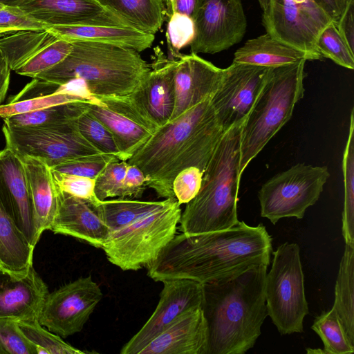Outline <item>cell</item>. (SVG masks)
Instances as JSON below:
<instances>
[{
	"label": "cell",
	"mask_w": 354,
	"mask_h": 354,
	"mask_svg": "<svg viewBox=\"0 0 354 354\" xmlns=\"http://www.w3.org/2000/svg\"><path fill=\"white\" fill-rule=\"evenodd\" d=\"M58 190L96 205L99 202L95 193V179L57 171L51 169Z\"/></svg>",
	"instance_id": "cell-43"
},
{
	"label": "cell",
	"mask_w": 354,
	"mask_h": 354,
	"mask_svg": "<svg viewBox=\"0 0 354 354\" xmlns=\"http://www.w3.org/2000/svg\"><path fill=\"white\" fill-rule=\"evenodd\" d=\"M72 48V42L57 37L15 72L20 75L34 78L63 61L70 53Z\"/></svg>",
	"instance_id": "cell-36"
},
{
	"label": "cell",
	"mask_w": 354,
	"mask_h": 354,
	"mask_svg": "<svg viewBox=\"0 0 354 354\" xmlns=\"http://www.w3.org/2000/svg\"><path fill=\"white\" fill-rule=\"evenodd\" d=\"M55 37L68 41H91L132 48L140 53L150 48L154 35L130 26H48Z\"/></svg>",
	"instance_id": "cell-25"
},
{
	"label": "cell",
	"mask_w": 354,
	"mask_h": 354,
	"mask_svg": "<svg viewBox=\"0 0 354 354\" xmlns=\"http://www.w3.org/2000/svg\"><path fill=\"white\" fill-rule=\"evenodd\" d=\"M96 97V102H86L87 110L112 133L127 161L158 127L132 93Z\"/></svg>",
	"instance_id": "cell-13"
},
{
	"label": "cell",
	"mask_w": 354,
	"mask_h": 354,
	"mask_svg": "<svg viewBox=\"0 0 354 354\" xmlns=\"http://www.w3.org/2000/svg\"><path fill=\"white\" fill-rule=\"evenodd\" d=\"M127 26L155 35L165 19L162 0H95Z\"/></svg>",
	"instance_id": "cell-28"
},
{
	"label": "cell",
	"mask_w": 354,
	"mask_h": 354,
	"mask_svg": "<svg viewBox=\"0 0 354 354\" xmlns=\"http://www.w3.org/2000/svg\"><path fill=\"white\" fill-rule=\"evenodd\" d=\"M26 0H0V3L10 7H19Z\"/></svg>",
	"instance_id": "cell-52"
},
{
	"label": "cell",
	"mask_w": 354,
	"mask_h": 354,
	"mask_svg": "<svg viewBox=\"0 0 354 354\" xmlns=\"http://www.w3.org/2000/svg\"><path fill=\"white\" fill-rule=\"evenodd\" d=\"M258 1L262 11H263L266 8L269 0H258Z\"/></svg>",
	"instance_id": "cell-53"
},
{
	"label": "cell",
	"mask_w": 354,
	"mask_h": 354,
	"mask_svg": "<svg viewBox=\"0 0 354 354\" xmlns=\"http://www.w3.org/2000/svg\"><path fill=\"white\" fill-rule=\"evenodd\" d=\"M222 71L197 54H182L176 68L175 105L169 121L210 97L218 87Z\"/></svg>",
	"instance_id": "cell-22"
},
{
	"label": "cell",
	"mask_w": 354,
	"mask_h": 354,
	"mask_svg": "<svg viewBox=\"0 0 354 354\" xmlns=\"http://www.w3.org/2000/svg\"><path fill=\"white\" fill-rule=\"evenodd\" d=\"M0 202L34 248L37 236L23 162L8 147L0 150Z\"/></svg>",
	"instance_id": "cell-17"
},
{
	"label": "cell",
	"mask_w": 354,
	"mask_h": 354,
	"mask_svg": "<svg viewBox=\"0 0 354 354\" xmlns=\"http://www.w3.org/2000/svg\"><path fill=\"white\" fill-rule=\"evenodd\" d=\"M113 161L120 160L115 156L102 153L63 163L51 169L62 173L95 179L106 166Z\"/></svg>",
	"instance_id": "cell-44"
},
{
	"label": "cell",
	"mask_w": 354,
	"mask_h": 354,
	"mask_svg": "<svg viewBox=\"0 0 354 354\" xmlns=\"http://www.w3.org/2000/svg\"><path fill=\"white\" fill-rule=\"evenodd\" d=\"M47 25L25 15L18 7L0 10V37L21 30H42Z\"/></svg>",
	"instance_id": "cell-45"
},
{
	"label": "cell",
	"mask_w": 354,
	"mask_h": 354,
	"mask_svg": "<svg viewBox=\"0 0 354 354\" xmlns=\"http://www.w3.org/2000/svg\"><path fill=\"white\" fill-rule=\"evenodd\" d=\"M306 60L272 68L270 75L243 122L239 174L290 119L304 95Z\"/></svg>",
	"instance_id": "cell-6"
},
{
	"label": "cell",
	"mask_w": 354,
	"mask_h": 354,
	"mask_svg": "<svg viewBox=\"0 0 354 354\" xmlns=\"http://www.w3.org/2000/svg\"><path fill=\"white\" fill-rule=\"evenodd\" d=\"M72 44L63 61L35 77L59 84L81 79L95 97L123 96L133 92L151 69L132 48L91 41Z\"/></svg>",
	"instance_id": "cell-5"
},
{
	"label": "cell",
	"mask_w": 354,
	"mask_h": 354,
	"mask_svg": "<svg viewBox=\"0 0 354 354\" xmlns=\"http://www.w3.org/2000/svg\"><path fill=\"white\" fill-rule=\"evenodd\" d=\"M261 21L273 38L304 52L310 60L322 58L316 41L332 19L313 0H269Z\"/></svg>",
	"instance_id": "cell-11"
},
{
	"label": "cell",
	"mask_w": 354,
	"mask_h": 354,
	"mask_svg": "<svg viewBox=\"0 0 354 354\" xmlns=\"http://www.w3.org/2000/svg\"><path fill=\"white\" fill-rule=\"evenodd\" d=\"M310 60L304 52L287 45L267 32L248 39L234 55V63L275 68Z\"/></svg>",
	"instance_id": "cell-26"
},
{
	"label": "cell",
	"mask_w": 354,
	"mask_h": 354,
	"mask_svg": "<svg viewBox=\"0 0 354 354\" xmlns=\"http://www.w3.org/2000/svg\"><path fill=\"white\" fill-rule=\"evenodd\" d=\"M335 23L339 19L347 0H313Z\"/></svg>",
	"instance_id": "cell-50"
},
{
	"label": "cell",
	"mask_w": 354,
	"mask_h": 354,
	"mask_svg": "<svg viewBox=\"0 0 354 354\" xmlns=\"http://www.w3.org/2000/svg\"><path fill=\"white\" fill-rule=\"evenodd\" d=\"M265 295L268 315L281 335L303 332L308 306L297 243H283L273 252L272 267L266 277Z\"/></svg>",
	"instance_id": "cell-8"
},
{
	"label": "cell",
	"mask_w": 354,
	"mask_h": 354,
	"mask_svg": "<svg viewBox=\"0 0 354 354\" xmlns=\"http://www.w3.org/2000/svg\"><path fill=\"white\" fill-rule=\"evenodd\" d=\"M74 102H87L69 94H55L37 97L0 105V118L28 113L41 109Z\"/></svg>",
	"instance_id": "cell-42"
},
{
	"label": "cell",
	"mask_w": 354,
	"mask_h": 354,
	"mask_svg": "<svg viewBox=\"0 0 354 354\" xmlns=\"http://www.w3.org/2000/svg\"><path fill=\"white\" fill-rule=\"evenodd\" d=\"M272 69L234 62L223 68L219 84L210 100L223 132L245 120Z\"/></svg>",
	"instance_id": "cell-12"
},
{
	"label": "cell",
	"mask_w": 354,
	"mask_h": 354,
	"mask_svg": "<svg viewBox=\"0 0 354 354\" xmlns=\"http://www.w3.org/2000/svg\"><path fill=\"white\" fill-rule=\"evenodd\" d=\"M272 241L262 223L250 226L243 221L223 230L181 233L147 266V275L156 281L189 279L205 283L254 266H268Z\"/></svg>",
	"instance_id": "cell-1"
},
{
	"label": "cell",
	"mask_w": 354,
	"mask_h": 354,
	"mask_svg": "<svg viewBox=\"0 0 354 354\" xmlns=\"http://www.w3.org/2000/svg\"><path fill=\"white\" fill-rule=\"evenodd\" d=\"M57 37L47 29L21 30L0 38V52L11 71H15Z\"/></svg>",
	"instance_id": "cell-30"
},
{
	"label": "cell",
	"mask_w": 354,
	"mask_h": 354,
	"mask_svg": "<svg viewBox=\"0 0 354 354\" xmlns=\"http://www.w3.org/2000/svg\"><path fill=\"white\" fill-rule=\"evenodd\" d=\"M329 176L326 166L304 163L278 173L259 191L261 216L274 225L283 218H302L318 201Z\"/></svg>",
	"instance_id": "cell-9"
},
{
	"label": "cell",
	"mask_w": 354,
	"mask_h": 354,
	"mask_svg": "<svg viewBox=\"0 0 354 354\" xmlns=\"http://www.w3.org/2000/svg\"><path fill=\"white\" fill-rule=\"evenodd\" d=\"M316 48L322 57L331 59L337 65L353 70L354 53L351 51L332 21L319 35Z\"/></svg>",
	"instance_id": "cell-38"
},
{
	"label": "cell",
	"mask_w": 354,
	"mask_h": 354,
	"mask_svg": "<svg viewBox=\"0 0 354 354\" xmlns=\"http://www.w3.org/2000/svg\"><path fill=\"white\" fill-rule=\"evenodd\" d=\"M324 344V353L352 354L354 345L348 340L336 311L332 308L317 316L311 326Z\"/></svg>",
	"instance_id": "cell-34"
},
{
	"label": "cell",
	"mask_w": 354,
	"mask_h": 354,
	"mask_svg": "<svg viewBox=\"0 0 354 354\" xmlns=\"http://www.w3.org/2000/svg\"><path fill=\"white\" fill-rule=\"evenodd\" d=\"M203 171L195 167H187L175 177L172 189L178 203L187 204L198 193L203 180Z\"/></svg>",
	"instance_id": "cell-46"
},
{
	"label": "cell",
	"mask_w": 354,
	"mask_h": 354,
	"mask_svg": "<svg viewBox=\"0 0 354 354\" xmlns=\"http://www.w3.org/2000/svg\"><path fill=\"white\" fill-rule=\"evenodd\" d=\"M267 269L265 265L254 266L203 283L206 354H244L254 346L268 316Z\"/></svg>",
	"instance_id": "cell-3"
},
{
	"label": "cell",
	"mask_w": 354,
	"mask_h": 354,
	"mask_svg": "<svg viewBox=\"0 0 354 354\" xmlns=\"http://www.w3.org/2000/svg\"><path fill=\"white\" fill-rule=\"evenodd\" d=\"M77 127L82 136L101 153L126 161L112 133L87 110L86 105L77 119Z\"/></svg>",
	"instance_id": "cell-35"
},
{
	"label": "cell",
	"mask_w": 354,
	"mask_h": 354,
	"mask_svg": "<svg viewBox=\"0 0 354 354\" xmlns=\"http://www.w3.org/2000/svg\"><path fill=\"white\" fill-rule=\"evenodd\" d=\"M177 62L167 57L159 47L156 48L149 72L132 92L158 128L169 121L174 111Z\"/></svg>",
	"instance_id": "cell-20"
},
{
	"label": "cell",
	"mask_w": 354,
	"mask_h": 354,
	"mask_svg": "<svg viewBox=\"0 0 354 354\" xmlns=\"http://www.w3.org/2000/svg\"><path fill=\"white\" fill-rule=\"evenodd\" d=\"M333 308L354 345V247L345 245L335 287Z\"/></svg>",
	"instance_id": "cell-29"
},
{
	"label": "cell",
	"mask_w": 354,
	"mask_h": 354,
	"mask_svg": "<svg viewBox=\"0 0 354 354\" xmlns=\"http://www.w3.org/2000/svg\"><path fill=\"white\" fill-rule=\"evenodd\" d=\"M34 249L0 202V267L26 274L33 266Z\"/></svg>",
	"instance_id": "cell-27"
},
{
	"label": "cell",
	"mask_w": 354,
	"mask_h": 354,
	"mask_svg": "<svg viewBox=\"0 0 354 354\" xmlns=\"http://www.w3.org/2000/svg\"><path fill=\"white\" fill-rule=\"evenodd\" d=\"M0 354H38L15 319L0 317Z\"/></svg>",
	"instance_id": "cell-40"
},
{
	"label": "cell",
	"mask_w": 354,
	"mask_h": 354,
	"mask_svg": "<svg viewBox=\"0 0 354 354\" xmlns=\"http://www.w3.org/2000/svg\"><path fill=\"white\" fill-rule=\"evenodd\" d=\"M48 293L33 266L21 276L0 267V317L37 321Z\"/></svg>",
	"instance_id": "cell-19"
},
{
	"label": "cell",
	"mask_w": 354,
	"mask_h": 354,
	"mask_svg": "<svg viewBox=\"0 0 354 354\" xmlns=\"http://www.w3.org/2000/svg\"><path fill=\"white\" fill-rule=\"evenodd\" d=\"M50 230L102 249L111 234L95 205L59 190L57 210Z\"/></svg>",
	"instance_id": "cell-21"
},
{
	"label": "cell",
	"mask_w": 354,
	"mask_h": 354,
	"mask_svg": "<svg viewBox=\"0 0 354 354\" xmlns=\"http://www.w3.org/2000/svg\"><path fill=\"white\" fill-rule=\"evenodd\" d=\"M207 326L201 307L191 309L146 345L138 354H206Z\"/></svg>",
	"instance_id": "cell-23"
},
{
	"label": "cell",
	"mask_w": 354,
	"mask_h": 354,
	"mask_svg": "<svg viewBox=\"0 0 354 354\" xmlns=\"http://www.w3.org/2000/svg\"><path fill=\"white\" fill-rule=\"evenodd\" d=\"M103 293L91 276L80 277L49 292L38 321L61 337L80 332Z\"/></svg>",
	"instance_id": "cell-14"
},
{
	"label": "cell",
	"mask_w": 354,
	"mask_h": 354,
	"mask_svg": "<svg viewBox=\"0 0 354 354\" xmlns=\"http://www.w3.org/2000/svg\"><path fill=\"white\" fill-rule=\"evenodd\" d=\"M18 8L47 26H129L95 0H26Z\"/></svg>",
	"instance_id": "cell-18"
},
{
	"label": "cell",
	"mask_w": 354,
	"mask_h": 354,
	"mask_svg": "<svg viewBox=\"0 0 354 354\" xmlns=\"http://www.w3.org/2000/svg\"><path fill=\"white\" fill-rule=\"evenodd\" d=\"M147 187L144 173L136 165L128 163L120 198H140Z\"/></svg>",
	"instance_id": "cell-47"
},
{
	"label": "cell",
	"mask_w": 354,
	"mask_h": 354,
	"mask_svg": "<svg viewBox=\"0 0 354 354\" xmlns=\"http://www.w3.org/2000/svg\"><path fill=\"white\" fill-rule=\"evenodd\" d=\"M191 53L215 54L239 43L247 28L241 0H205L194 18Z\"/></svg>",
	"instance_id": "cell-15"
},
{
	"label": "cell",
	"mask_w": 354,
	"mask_h": 354,
	"mask_svg": "<svg viewBox=\"0 0 354 354\" xmlns=\"http://www.w3.org/2000/svg\"><path fill=\"white\" fill-rule=\"evenodd\" d=\"M2 58H3V57H2L1 53V52H0V59H2Z\"/></svg>",
	"instance_id": "cell-55"
},
{
	"label": "cell",
	"mask_w": 354,
	"mask_h": 354,
	"mask_svg": "<svg viewBox=\"0 0 354 354\" xmlns=\"http://www.w3.org/2000/svg\"><path fill=\"white\" fill-rule=\"evenodd\" d=\"M158 304L139 331L122 348L121 354H138L146 345L187 311L202 307L203 283L189 279L162 281Z\"/></svg>",
	"instance_id": "cell-16"
},
{
	"label": "cell",
	"mask_w": 354,
	"mask_h": 354,
	"mask_svg": "<svg viewBox=\"0 0 354 354\" xmlns=\"http://www.w3.org/2000/svg\"><path fill=\"white\" fill-rule=\"evenodd\" d=\"M169 198L160 201H144L119 198L99 201L95 207L111 232L161 208Z\"/></svg>",
	"instance_id": "cell-31"
},
{
	"label": "cell",
	"mask_w": 354,
	"mask_h": 354,
	"mask_svg": "<svg viewBox=\"0 0 354 354\" xmlns=\"http://www.w3.org/2000/svg\"><path fill=\"white\" fill-rule=\"evenodd\" d=\"M210 98L158 128L127 160L144 173L147 187L153 189L159 197L176 198L172 184L183 169L195 167L204 172L225 133Z\"/></svg>",
	"instance_id": "cell-2"
},
{
	"label": "cell",
	"mask_w": 354,
	"mask_h": 354,
	"mask_svg": "<svg viewBox=\"0 0 354 354\" xmlns=\"http://www.w3.org/2000/svg\"><path fill=\"white\" fill-rule=\"evenodd\" d=\"M344 200L342 236L345 244L354 247V112L351 110L349 133L342 159Z\"/></svg>",
	"instance_id": "cell-33"
},
{
	"label": "cell",
	"mask_w": 354,
	"mask_h": 354,
	"mask_svg": "<svg viewBox=\"0 0 354 354\" xmlns=\"http://www.w3.org/2000/svg\"><path fill=\"white\" fill-rule=\"evenodd\" d=\"M86 102H74L12 115L3 120L8 127H51L75 121L86 109Z\"/></svg>",
	"instance_id": "cell-32"
},
{
	"label": "cell",
	"mask_w": 354,
	"mask_h": 354,
	"mask_svg": "<svg viewBox=\"0 0 354 354\" xmlns=\"http://www.w3.org/2000/svg\"><path fill=\"white\" fill-rule=\"evenodd\" d=\"M25 335L37 346L38 354H83L57 334L46 330L37 321H17Z\"/></svg>",
	"instance_id": "cell-37"
},
{
	"label": "cell",
	"mask_w": 354,
	"mask_h": 354,
	"mask_svg": "<svg viewBox=\"0 0 354 354\" xmlns=\"http://www.w3.org/2000/svg\"><path fill=\"white\" fill-rule=\"evenodd\" d=\"M10 68L2 58L0 59V105L3 101L10 80Z\"/></svg>",
	"instance_id": "cell-51"
},
{
	"label": "cell",
	"mask_w": 354,
	"mask_h": 354,
	"mask_svg": "<svg viewBox=\"0 0 354 354\" xmlns=\"http://www.w3.org/2000/svg\"><path fill=\"white\" fill-rule=\"evenodd\" d=\"M167 20L174 13L187 15L194 19L205 0H162Z\"/></svg>",
	"instance_id": "cell-49"
},
{
	"label": "cell",
	"mask_w": 354,
	"mask_h": 354,
	"mask_svg": "<svg viewBox=\"0 0 354 354\" xmlns=\"http://www.w3.org/2000/svg\"><path fill=\"white\" fill-rule=\"evenodd\" d=\"M2 132L6 147L19 157L38 159L50 169L68 162L102 154L80 133L77 120L51 127H8L3 124Z\"/></svg>",
	"instance_id": "cell-10"
},
{
	"label": "cell",
	"mask_w": 354,
	"mask_h": 354,
	"mask_svg": "<svg viewBox=\"0 0 354 354\" xmlns=\"http://www.w3.org/2000/svg\"><path fill=\"white\" fill-rule=\"evenodd\" d=\"M167 21L168 57L178 59L182 55L180 50L193 41L194 22L190 17L180 13H174Z\"/></svg>",
	"instance_id": "cell-39"
},
{
	"label": "cell",
	"mask_w": 354,
	"mask_h": 354,
	"mask_svg": "<svg viewBox=\"0 0 354 354\" xmlns=\"http://www.w3.org/2000/svg\"><path fill=\"white\" fill-rule=\"evenodd\" d=\"M28 181L37 236L50 227L58 207V189L51 169L42 161L29 156L20 157Z\"/></svg>",
	"instance_id": "cell-24"
},
{
	"label": "cell",
	"mask_w": 354,
	"mask_h": 354,
	"mask_svg": "<svg viewBox=\"0 0 354 354\" xmlns=\"http://www.w3.org/2000/svg\"><path fill=\"white\" fill-rule=\"evenodd\" d=\"M7 7H8L7 6H6V5H4V4L1 3H0V10H2L5 9V8H7ZM9 7H10V6H9Z\"/></svg>",
	"instance_id": "cell-54"
},
{
	"label": "cell",
	"mask_w": 354,
	"mask_h": 354,
	"mask_svg": "<svg viewBox=\"0 0 354 354\" xmlns=\"http://www.w3.org/2000/svg\"><path fill=\"white\" fill-rule=\"evenodd\" d=\"M335 24L348 47L354 53V0L346 1L345 7Z\"/></svg>",
	"instance_id": "cell-48"
},
{
	"label": "cell",
	"mask_w": 354,
	"mask_h": 354,
	"mask_svg": "<svg viewBox=\"0 0 354 354\" xmlns=\"http://www.w3.org/2000/svg\"><path fill=\"white\" fill-rule=\"evenodd\" d=\"M128 166L127 161L109 162L95 179V193L100 201L121 197L123 180Z\"/></svg>",
	"instance_id": "cell-41"
},
{
	"label": "cell",
	"mask_w": 354,
	"mask_h": 354,
	"mask_svg": "<svg viewBox=\"0 0 354 354\" xmlns=\"http://www.w3.org/2000/svg\"><path fill=\"white\" fill-rule=\"evenodd\" d=\"M180 205L176 198H169L161 208L111 232L102 248L107 259L122 270L147 267L176 235Z\"/></svg>",
	"instance_id": "cell-7"
},
{
	"label": "cell",
	"mask_w": 354,
	"mask_h": 354,
	"mask_svg": "<svg viewBox=\"0 0 354 354\" xmlns=\"http://www.w3.org/2000/svg\"><path fill=\"white\" fill-rule=\"evenodd\" d=\"M240 122L221 138L203 172L201 189L186 204L180 220L182 233L196 234L230 228L239 221Z\"/></svg>",
	"instance_id": "cell-4"
}]
</instances>
